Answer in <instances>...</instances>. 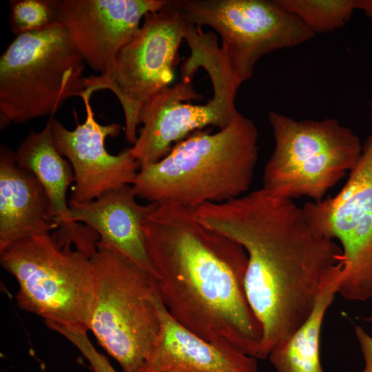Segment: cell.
I'll return each instance as SVG.
<instances>
[{
    "instance_id": "2e32d148",
    "label": "cell",
    "mask_w": 372,
    "mask_h": 372,
    "mask_svg": "<svg viewBox=\"0 0 372 372\" xmlns=\"http://www.w3.org/2000/svg\"><path fill=\"white\" fill-rule=\"evenodd\" d=\"M59 227L40 182L17 165L14 152L1 145L0 251L19 240L50 234Z\"/></svg>"
},
{
    "instance_id": "9c48e42d",
    "label": "cell",
    "mask_w": 372,
    "mask_h": 372,
    "mask_svg": "<svg viewBox=\"0 0 372 372\" xmlns=\"http://www.w3.org/2000/svg\"><path fill=\"white\" fill-rule=\"evenodd\" d=\"M165 7L185 22L219 34L221 52L240 84L252 77L263 56L315 36L278 0H167Z\"/></svg>"
},
{
    "instance_id": "9a60e30c",
    "label": "cell",
    "mask_w": 372,
    "mask_h": 372,
    "mask_svg": "<svg viewBox=\"0 0 372 372\" xmlns=\"http://www.w3.org/2000/svg\"><path fill=\"white\" fill-rule=\"evenodd\" d=\"M132 185L107 192L93 201L70 203V217L94 230L98 243L136 262L156 279L146 248L143 223L157 203L141 205Z\"/></svg>"
},
{
    "instance_id": "44dd1931",
    "label": "cell",
    "mask_w": 372,
    "mask_h": 372,
    "mask_svg": "<svg viewBox=\"0 0 372 372\" xmlns=\"http://www.w3.org/2000/svg\"><path fill=\"white\" fill-rule=\"evenodd\" d=\"M67 339L87 360L92 372H117L107 358L96 349L90 340L87 332L70 331L67 335Z\"/></svg>"
},
{
    "instance_id": "8992f818",
    "label": "cell",
    "mask_w": 372,
    "mask_h": 372,
    "mask_svg": "<svg viewBox=\"0 0 372 372\" xmlns=\"http://www.w3.org/2000/svg\"><path fill=\"white\" fill-rule=\"evenodd\" d=\"M0 262L18 282V306L45 324L89 330L95 296L90 257L61 247L50 234L19 240L0 251Z\"/></svg>"
},
{
    "instance_id": "7c38bea8",
    "label": "cell",
    "mask_w": 372,
    "mask_h": 372,
    "mask_svg": "<svg viewBox=\"0 0 372 372\" xmlns=\"http://www.w3.org/2000/svg\"><path fill=\"white\" fill-rule=\"evenodd\" d=\"M167 0H56L60 23L83 61L103 81L112 74L121 49L139 32L149 13Z\"/></svg>"
},
{
    "instance_id": "ba28073f",
    "label": "cell",
    "mask_w": 372,
    "mask_h": 372,
    "mask_svg": "<svg viewBox=\"0 0 372 372\" xmlns=\"http://www.w3.org/2000/svg\"><path fill=\"white\" fill-rule=\"evenodd\" d=\"M194 63L207 72L213 96L204 104L191 83L181 77L174 86H167L141 108L136 141L130 147L131 154L141 166L155 163L164 158L178 142L193 132L214 126L227 127L238 112L235 101L240 83L234 76L217 43L206 44L196 52Z\"/></svg>"
},
{
    "instance_id": "cb8c5ba5",
    "label": "cell",
    "mask_w": 372,
    "mask_h": 372,
    "mask_svg": "<svg viewBox=\"0 0 372 372\" xmlns=\"http://www.w3.org/2000/svg\"><path fill=\"white\" fill-rule=\"evenodd\" d=\"M362 320L372 324V316L362 318Z\"/></svg>"
},
{
    "instance_id": "7402d4cb",
    "label": "cell",
    "mask_w": 372,
    "mask_h": 372,
    "mask_svg": "<svg viewBox=\"0 0 372 372\" xmlns=\"http://www.w3.org/2000/svg\"><path fill=\"white\" fill-rule=\"evenodd\" d=\"M354 330L364 362L358 372H372V336L360 326L355 325Z\"/></svg>"
},
{
    "instance_id": "ac0fdd59",
    "label": "cell",
    "mask_w": 372,
    "mask_h": 372,
    "mask_svg": "<svg viewBox=\"0 0 372 372\" xmlns=\"http://www.w3.org/2000/svg\"><path fill=\"white\" fill-rule=\"evenodd\" d=\"M342 279V264L339 262L324 278L307 320L269 355L276 372H325L320 360L321 328Z\"/></svg>"
},
{
    "instance_id": "5b68a950",
    "label": "cell",
    "mask_w": 372,
    "mask_h": 372,
    "mask_svg": "<svg viewBox=\"0 0 372 372\" xmlns=\"http://www.w3.org/2000/svg\"><path fill=\"white\" fill-rule=\"evenodd\" d=\"M84 63L61 23L16 36L0 59L1 125L54 116L81 97Z\"/></svg>"
},
{
    "instance_id": "5bb4252c",
    "label": "cell",
    "mask_w": 372,
    "mask_h": 372,
    "mask_svg": "<svg viewBox=\"0 0 372 372\" xmlns=\"http://www.w3.org/2000/svg\"><path fill=\"white\" fill-rule=\"evenodd\" d=\"M159 334L141 372H259L256 358L207 342L177 322L156 298Z\"/></svg>"
},
{
    "instance_id": "ffe728a7",
    "label": "cell",
    "mask_w": 372,
    "mask_h": 372,
    "mask_svg": "<svg viewBox=\"0 0 372 372\" xmlns=\"http://www.w3.org/2000/svg\"><path fill=\"white\" fill-rule=\"evenodd\" d=\"M11 28L15 35L61 23L56 0H12Z\"/></svg>"
},
{
    "instance_id": "277c9868",
    "label": "cell",
    "mask_w": 372,
    "mask_h": 372,
    "mask_svg": "<svg viewBox=\"0 0 372 372\" xmlns=\"http://www.w3.org/2000/svg\"><path fill=\"white\" fill-rule=\"evenodd\" d=\"M90 259L95 296L89 330L124 372H141L161 327L156 280L132 259L98 242Z\"/></svg>"
},
{
    "instance_id": "4fadbf2b",
    "label": "cell",
    "mask_w": 372,
    "mask_h": 372,
    "mask_svg": "<svg viewBox=\"0 0 372 372\" xmlns=\"http://www.w3.org/2000/svg\"><path fill=\"white\" fill-rule=\"evenodd\" d=\"M91 96L85 91L81 96L86 117L75 129H67L54 116L52 119L54 145L59 153L68 158L74 172V186L70 203H89L107 192L132 185L141 167L130 147L117 155L107 152L106 138L117 136L124 127L118 123H98L90 103Z\"/></svg>"
},
{
    "instance_id": "e0dca14e",
    "label": "cell",
    "mask_w": 372,
    "mask_h": 372,
    "mask_svg": "<svg viewBox=\"0 0 372 372\" xmlns=\"http://www.w3.org/2000/svg\"><path fill=\"white\" fill-rule=\"evenodd\" d=\"M52 116L41 131L28 134L14 152V156L17 165L32 173L43 186L54 220L59 227H72L77 223L71 219L66 193L74 181V172L54 145Z\"/></svg>"
},
{
    "instance_id": "8fae6325",
    "label": "cell",
    "mask_w": 372,
    "mask_h": 372,
    "mask_svg": "<svg viewBox=\"0 0 372 372\" xmlns=\"http://www.w3.org/2000/svg\"><path fill=\"white\" fill-rule=\"evenodd\" d=\"M183 39L184 21L165 6L144 17L139 32L119 52L108 79L85 78V92L109 90L117 97L125 116V138L132 145L137 139L142 107L173 81Z\"/></svg>"
},
{
    "instance_id": "3957f363",
    "label": "cell",
    "mask_w": 372,
    "mask_h": 372,
    "mask_svg": "<svg viewBox=\"0 0 372 372\" xmlns=\"http://www.w3.org/2000/svg\"><path fill=\"white\" fill-rule=\"evenodd\" d=\"M258 137L254 123L238 112L225 128L197 130L159 161L141 166L132 189L149 203L192 209L237 198L252 183Z\"/></svg>"
},
{
    "instance_id": "603a6c76",
    "label": "cell",
    "mask_w": 372,
    "mask_h": 372,
    "mask_svg": "<svg viewBox=\"0 0 372 372\" xmlns=\"http://www.w3.org/2000/svg\"><path fill=\"white\" fill-rule=\"evenodd\" d=\"M357 10L362 11L372 19V0H355Z\"/></svg>"
},
{
    "instance_id": "30bf717a",
    "label": "cell",
    "mask_w": 372,
    "mask_h": 372,
    "mask_svg": "<svg viewBox=\"0 0 372 372\" xmlns=\"http://www.w3.org/2000/svg\"><path fill=\"white\" fill-rule=\"evenodd\" d=\"M372 120V101L369 103ZM319 233L341 243L342 279L338 293L348 300L372 298V134L347 181L334 196L302 207Z\"/></svg>"
},
{
    "instance_id": "d6986e66",
    "label": "cell",
    "mask_w": 372,
    "mask_h": 372,
    "mask_svg": "<svg viewBox=\"0 0 372 372\" xmlns=\"http://www.w3.org/2000/svg\"><path fill=\"white\" fill-rule=\"evenodd\" d=\"M315 34L345 25L357 10L355 0H278Z\"/></svg>"
},
{
    "instance_id": "6da1fadb",
    "label": "cell",
    "mask_w": 372,
    "mask_h": 372,
    "mask_svg": "<svg viewBox=\"0 0 372 372\" xmlns=\"http://www.w3.org/2000/svg\"><path fill=\"white\" fill-rule=\"evenodd\" d=\"M194 211L203 225L247 253L245 292L262 331L257 358H267L311 314L342 248L317 231L292 200L262 188Z\"/></svg>"
},
{
    "instance_id": "52a82bcc",
    "label": "cell",
    "mask_w": 372,
    "mask_h": 372,
    "mask_svg": "<svg viewBox=\"0 0 372 372\" xmlns=\"http://www.w3.org/2000/svg\"><path fill=\"white\" fill-rule=\"evenodd\" d=\"M268 119L275 144L262 189L271 195L320 202L360 159L359 137L335 118L297 121L271 111Z\"/></svg>"
},
{
    "instance_id": "7a4b0ae2",
    "label": "cell",
    "mask_w": 372,
    "mask_h": 372,
    "mask_svg": "<svg viewBox=\"0 0 372 372\" xmlns=\"http://www.w3.org/2000/svg\"><path fill=\"white\" fill-rule=\"evenodd\" d=\"M143 229L158 292L172 318L207 342L257 358L262 331L245 292V249L203 225L190 207L158 204Z\"/></svg>"
}]
</instances>
